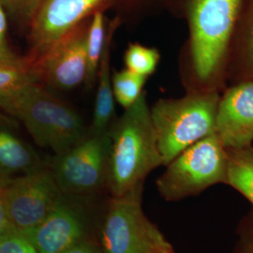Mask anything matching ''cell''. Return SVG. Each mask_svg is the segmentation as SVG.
Listing matches in <instances>:
<instances>
[{"mask_svg": "<svg viewBox=\"0 0 253 253\" xmlns=\"http://www.w3.org/2000/svg\"><path fill=\"white\" fill-rule=\"evenodd\" d=\"M243 0H179L189 36L180 57L186 92L221 93L228 86L232 40Z\"/></svg>", "mask_w": 253, "mask_h": 253, "instance_id": "cell-1", "label": "cell"}, {"mask_svg": "<svg viewBox=\"0 0 253 253\" xmlns=\"http://www.w3.org/2000/svg\"><path fill=\"white\" fill-rule=\"evenodd\" d=\"M111 145L106 187L113 197L143 187L146 176L163 166L146 93L125 109L109 128Z\"/></svg>", "mask_w": 253, "mask_h": 253, "instance_id": "cell-2", "label": "cell"}, {"mask_svg": "<svg viewBox=\"0 0 253 253\" xmlns=\"http://www.w3.org/2000/svg\"><path fill=\"white\" fill-rule=\"evenodd\" d=\"M0 109L18 118L37 145L54 155L76 145L88 132L80 115L38 82L0 97Z\"/></svg>", "mask_w": 253, "mask_h": 253, "instance_id": "cell-3", "label": "cell"}, {"mask_svg": "<svg viewBox=\"0 0 253 253\" xmlns=\"http://www.w3.org/2000/svg\"><path fill=\"white\" fill-rule=\"evenodd\" d=\"M220 93L186 92L185 96L160 99L150 108L159 149L166 166L178 154L215 133Z\"/></svg>", "mask_w": 253, "mask_h": 253, "instance_id": "cell-4", "label": "cell"}, {"mask_svg": "<svg viewBox=\"0 0 253 253\" xmlns=\"http://www.w3.org/2000/svg\"><path fill=\"white\" fill-rule=\"evenodd\" d=\"M228 153L216 133L190 145L166 165L157 180L163 199L176 202L226 183Z\"/></svg>", "mask_w": 253, "mask_h": 253, "instance_id": "cell-5", "label": "cell"}, {"mask_svg": "<svg viewBox=\"0 0 253 253\" xmlns=\"http://www.w3.org/2000/svg\"><path fill=\"white\" fill-rule=\"evenodd\" d=\"M110 145L109 130L97 133L88 129L76 145L54 155L49 170L65 196L93 193L106 187Z\"/></svg>", "mask_w": 253, "mask_h": 253, "instance_id": "cell-6", "label": "cell"}, {"mask_svg": "<svg viewBox=\"0 0 253 253\" xmlns=\"http://www.w3.org/2000/svg\"><path fill=\"white\" fill-rule=\"evenodd\" d=\"M143 187L113 197L101 228L104 253H145L162 233L142 209Z\"/></svg>", "mask_w": 253, "mask_h": 253, "instance_id": "cell-7", "label": "cell"}, {"mask_svg": "<svg viewBox=\"0 0 253 253\" xmlns=\"http://www.w3.org/2000/svg\"><path fill=\"white\" fill-rule=\"evenodd\" d=\"M110 0H41L29 19V51L25 56L32 65Z\"/></svg>", "mask_w": 253, "mask_h": 253, "instance_id": "cell-8", "label": "cell"}, {"mask_svg": "<svg viewBox=\"0 0 253 253\" xmlns=\"http://www.w3.org/2000/svg\"><path fill=\"white\" fill-rule=\"evenodd\" d=\"M63 196L49 168L7 177L4 198L9 223L27 232L40 224Z\"/></svg>", "mask_w": 253, "mask_h": 253, "instance_id": "cell-9", "label": "cell"}, {"mask_svg": "<svg viewBox=\"0 0 253 253\" xmlns=\"http://www.w3.org/2000/svg\"><path fill=\"white\" fill-rule=\"evenodd\" d=\"M88 25L83 22L32 65L40 84L72 90L86 82Z\"/></svg>", "mask_w": 253, "mask_h": 253, "instance_id": "cell-10", "label": "cell"}, {"mask_svg": "<svg viewBox=\"0 0 253 253\" xmlns=\"http://www.w3.org/2000/svg\"><path fill=\"white\" fill-rule=\"evenodd\" d=\"M215 133L226 148L253 145V80L230 84L220 93Z\"/></svg>", "mask_w": 253, "mask_h": 253, "instance_id": "cell-11", "label": "cell"}, {"mask_svg": "<svg viewBox=\"0 0 253 253\" xmlns=\"http://www.w3.org/2000/svg\"><path fill=\"white\" fill-rule=\"evenodd\" d=\"M23 234L38 253H61L85 238V224L79 209L64 195L40 224Z\"/></svg>", "mask_w": 253, "mask_h": 253, "instance_id": "cell-12", "label": "cell"}, {"mask_svg": "<svg viewBox=\"0 0 253 253\" xmlns=\"http://www.w3.org/2000/svg\"><path fill=\"white\" fill-rule=\"evenodd\" d=\"M228 84L253 80V0H243L229 54Z\"/></svg>", "mask_w": 253, "mask_h": 253, "instance_id": "cell-13", "label": "cell"}, {"mask_svg": "<svg viewBox=\"0 0 253 253\" xmlns=\"http://www.w3.org/2000/svg\"><path fill=\"white\" fill-rule=\"evenodd\" d=\"M117 27L118 23L116 22L112 24L106 31L105 43L96 80L97 92L93 120L90 127L88 128L92 132L100 133L107 131L117 119L111 77V45Z\"/></svg>", "mask_w": 253, "mask_h": 253, "instance_id": "cell-14", "label": "cell"}, {"mask_svg": "<svg viewBox=\"0 0 253 253\" xmlns=\"http://www.w3.org/2000/svg\"><path fill=\"white\" fill-rule=\"evenodd\" d=\"M42 168L44 165L30 145L8 129L0 128V173L21 175Z\"/></svg>", "mask_w": 253, "mask_h": 253, "instance_id": "cell-15", "label": "cell"}, {"mask_svg": "<svg viewBox=\"0 0 253 253\" xmlns=\"http://www.w3.org/2000/svg\"><path fill=\"white\" fill-rule=\"evenodd\" d=\"M226 183L240 192L253 207V145L227 148Z\"/></svg>", "mask_w": 253, "mask_h": 253, "instance_id": "cell-16", "label": "cell"}, {"mask_svg": "<svg viewBox=\"0 0 253 253\" xmlns=\"http://www.w3.org/2000/svg\"><path fill=\"white\" fill-rule=\"evenodd\" d=\"M106 38V29L104 25V16L101 10L96 11L87 30V78L85 84L91 86L96 83L100 58L103 52Z\"/></svg>", "mask_w": 253, "mask_h": 253, "instance_id": "cell-17", "label": "cell"}, {"mask_svg": "<svg viewBox=\"0 0 253 253\" xmlns=\"http://www.w3.org/2000/svg\"><path fill=\"white\" fill-rule=\"evenodd\" d=\"M30 82H38V79L25 56L0 60V97Z\"/></svg>", "mask_w": 253, "mask_h": 253, "instance_id": "cell-18", "label": "cell"}, {"mask_svg": "<svg viewBox=\"0 0 253 253\" xmlns=\"http://www.w3.org/2000/svg\"><path fill=\"white\" fill-rule=\"evenodd\" d=\"M147 77L126 69L115 72L112 76V88L115 100L124 109L130 107L144 92Z\"/></svg>", "mask_w": 253, "mask_h": 253, "instance_id": "cell-19", "label": "cell"}, {"mask_svg": "<svg viewBox=\"0 0 253 253\" xmlns=\"http://www.w3.org/2000/svg\"><path fill=\"white\" fill-rule=\"evenodd\" d=\"M160 60L161 54L157 48L139 42L129 43L124 54L125 69L147 78L156 72Z\"/></svg>", "mask_w": 253, "mask_h": 253, "instance_id": "cell-20", "label": "cell"}, {"mask_svg": "<svg viewBox=\"0 0 253 253\" xmlns=\"http://www.w3.org/2000/svg\"><path fill=\"white\" fill-rule=\"evenodd\" d=\"M0 253H38L25 235L9 225L0 237Z\"/></svg>", "mask_w": 253, "mask_h": 253, "instance_id": "cell-21", "label": "cell"}, {"mask_svg": "<svg viewBox=\"0 0 253 253\" xmlns=\"http://www.w3.org/2000/svg\"><path fill=\"white\" fill-rule=\"evenodd\" d=\"M41 0H0V5L10 12L25 16L27 20L31 17Z\"/></svg>", "mask_w": 253, "mask_h": 253, "instance_id": "cell-22", "label": "cell"}, {"mask_svg": "<svg viewBox=\"0 0 253 253\" xmlns=\"http://www.w3.org/2000/svg\"><path fill=\"white\" fill-rule=\"evenodd\" d=\"M7 27L6 10L0 5V60H9L17 57L8 45Z\"/></svg>", "mask_w": 253, "mask_h": 253, "instance_id": "cell-23", "label": "cell"}, {"mask_svg": "<svg viewBox=\"0 0 253 253\" xmlns=\"http://www.w3.org/2000/svg\"><path fill=\"white\" fill-rule=\"evenodd\" d=\"M237 253H253V215L243 224Z\"/></svg>", "mask_w": 253, "mask_h": 253, "instance_id": "cell-24", "label": "cell"}, {"mask_svg": "<svg viewBox=\"0 0 253 253\" xmlns=\"http://www.w3.org/2000/svg\"><path fill=\"white\" fill-rule=\"evenodd\" d=\"M61 253H104L102 248L88 239H82L81 241L73 244L66 249Z\"/></svg>", "mask_w": 253, "mask_h": 253, "instance_id": "cell-25", "label": "cell"}, {"mask_svg": "<svg viewBox=\"0 0 253 253\" xmlns=\"http://www.w3.org/2000/svg\"><path fill=\"white\" fill-rule=\"evenodd\" d=\"M7 177L9 176L0 173V237L5 233L7 228L10 225L8 216H7V210H6L5 198H4V187H5V182Z\"/></svg>", "mask_w": 253, "mask_h": 253, "instance_id": "cell-26", "label": "cell"}, {"mask_svg": "<svg viewBox=\"0 0 253 253\" xmlns=\"http://www.w3.org/2000/svg\"><path fill=\"white\" fill-rule=\"evenodd\" d=\"M145 253H174V252L172 246L165 239L163 234H161Z\"/></svg>", "mask_w": 253, "mask_h": 253, "instance_id": "cell-27", "label": "cell"}]
</instances>
